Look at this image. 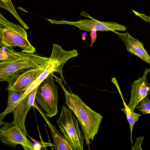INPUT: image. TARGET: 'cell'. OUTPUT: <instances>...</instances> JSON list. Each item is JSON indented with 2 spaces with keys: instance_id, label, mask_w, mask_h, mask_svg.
Returning a JSON list of instances; mask_svg holds the SVG:
<instances>
[{
  "instance_id": "cell-21",
  "label": "cell",
  "mask_w": 150,
  "mask_h": 150,
  "mask_svg": "<svg viewBox=\"0 0 150 150\" xmlns=\"http://www.w3.org/2000/svg\"><path fill=\"white\" fill-rule=\"evenodd\" d=\"M133 12L137 16L141 18L142 20L146 22L150 23V16L146 15L145 14H142L137 11L132 10Z\"/></svg>"
},
{
  "instance_id": "cell-12",
  "label": "cell",
  "mask_w": 150,
  "mask_h": 150,
  "mask_svg": "<svg viewBox=\"0 0 150 150\" xmlns=\"http://www.w3.org/2000/svg\"><path fill=\"white\" fill-rule=\"evenodd\" d=\"M34 106L40 112L47 123L51 131L54 141L53 148L56 150H74V147L68 140L62 135L55 127L50 123L45 114L35 102Z\"/></svg>"
},
{
  "instance_id": "cell-7",
  "label": "cell",
  "mask_w": 150,
  "mask_h": 150,
  "mask_svg": "<svg viewBox=\"0 0 150 150\" xmlns=\"http://www.w3.org/2000/svg\"><path fill=\"white\" fill-rule=\"evenodd\" d=\"M1 142L4 144L15 148L17 144H21L25 150H35L33 144L22 132L13 121L9 123L2 121L0 125Z\"/></svg>"
},
{
  "instance_id": "cell-20",
  "label": "cell",
  "mask_w": 150,
  "mask_h": 150,
  "mask_svg": "<svg viewBox=\"0 0 150 150\" xmlns=\"http://www.w3.org/2000/svg\"><path fill=\"white\" fill-rule=\"evenodd\" d=\"M27 135L28 136V137L30 138V139L32 140L34 143H36L38 144L40 146H41L42 148V149L45 148L46 147L49 146H54V144L50 143L48 142H39L36 141V140L33 139L30 137L28 134H27Z\"/></svg>"
},
{
  "instance_id": "cell-18",
  "label": "cell",
  "mask_w": 150,
  "mask_h": 150,
  "mask_svg": "<svg viewBox=\"0 0 150 150\" xmlns=\"http://www.w3.org/2000/svg\"><path fill=\"white\" fill-rule=\"evenodd\" d=\"M38 87L35 88L29 93L28 104L29 108L30 109L32 106H34V103L35 102Z\"/></svg>"
},
{
  "instance_id": "cell-23",
  "label": "cell",
  "mask_w": 150,
  "mask_h": 150,
  "mask_svg": "<svg viewBox=\"0 0 150 150\" xmlns=\"http://www.w3.org/2000/svg\"><path fill=\"white\" fill-rule=\"evenodd\" d=\"M88 35L87 33L86 32H83L82 35V39L83 41H85L86 39V38Z\"/></svg>"
},
{
  "instance_id": "cell-6",
  "label": "cell",
  "mask_w": 150,
  "mask_h": 150,
  "mask_svg": "<svg viewBox=\"0 0 150 150\" xmlns=\"http://www.w3.org/2000/svg\"><path fill=\"white\" fill-rule=\"evenodd\" d=\"M80 15L88 17L91 19H81L79 21L73 22L64 20L56 21L50 19L47 20L52 23L56 24H66L75 26L79 29V30H84L86 32H91L93 29L97 31H105L115 30L125 31L126 27L123 25L113 22L101 21L95 19L90 16L86 12H82Z\"/></svg>"
},
{
  "instance_id": "cell-17",
  "label": "cell",
  "mask_w": 150,
  "mask_h": 150,
  "mask_svg": "<svg viewBox=\"0 0 150 150\" xmlns=\"http://www.w3.org/2000/svg\"><path fill=\"white\" fill-rule=\"evenodd\" d=\"M148 95L142 99L135 108L141 111L143 114H150V100Z\"/></svg>"
},
{
  "instance_id": "cell-5",
  "label": "cell",
  "mask_w": 150,
  "mask_h": 150,
  "mask_svg": "<svg viewBox=\"0 0 150 150\" xmlns=\"http://www.w3.org/2000/svg\"><path fill=\"white\" fill-rule=\"evenodd\" d=\"M49 60L50 57H42L33 53L25 58L13 61L0 62V81H7L13 75Z\"/></svg>"
},
{
  "instance_id": "cell-9",
  "label": "cell",
  "mask_w": 150,
  "mask_h": 150,
  "mask_svg": "<svg viewBox=\"0 0 150 150\" xmlns=\"http://www.w3.org/2000/svg\"><path fill=\"white\" fill-rule=\"evenodd\" d=\"M150 72V68L146 69L142 77L135 80L131 85V96L127 105L131 112H133L139 101L150 93V83L147 82L146 78L147 74Z\"/></svg>"
},
{
  "instance_id": "cell-13",
  "label": "cell",
  "mask_w": 150,
  "mask_h": 150,
  "mask_svg": "<svg viewBox=\"0 0 150 150\" xmlns=\"http://www.w3.org/2000/svg\"><path fill=\"white\" fill-rule=\"evenodd\" d=\"M0 49V62L16 61L26 57L31 53L20 52L4 46Z\"/></svg>"
},
{
  "instance_id": "cell-19",
  "label": "cell",
  "mask_w": 150,
  "mask_h": 150,
  "mask_svg": "<svg viewBox=\"0 0 150 150\" xmlns=\"http://www.w3.org/2000/svg\"><path fill=\"white\" fill-rule=\"evenodd\" d=\"M144 139V136L136 138V141L135 143V145L131 149V150H142L141 145Z\"/></svg>"
},
{
  "instance_id": "cell-1",
  "label": "cell",
  "mask_w": 150,
  "mask_h": 150,
  "mask_svg": "<svg viewBox=\"0 0 150 150\" xmlns=\"http://www.w3.org/2000/svg\"><path fill=\"white\" fill-rule=\"evenodd\" d=\"M54 77L64 91L65 103L77 117L90 150V140L93 141L97 134L103 117L89 108L79 96L67 91L62 84L61 78H58L54 75Z\"/></svg>"
},
{
  "instance_id": "cell-16",
  "label": "cell",
  "mask_w": 150,
  "mask_h": 150,
  "mask_svg": "<svg viewBox=\"0 0 150 150\" xmlns=\"http://www.w3.org/2000/svg\"><path fill=\"white\" fill-rule=\"evenodd\" d=\"M7 90L8 95L7 106H8L19 101L26 89L22 91H16L12 88H7Z\"/></svg>"
},
{
  "instance_id": "cell-8",
  "label": "cell",
  "mask_w": 150,
  "mask_h": 150,
  "mask_svg": "<svg viewBox=\"0 0 150 150\" xmlns=\"http://www.w3.org/2000/svg\"><path fill=\"white\" fill-rule=\"evenodd\" d=\"M47 62L26 69L23 73L15 74L10 77L7 88H12L16 91L27 89L33 82L44 71L49 64Z\"/></svg>"
},
{
  "instance_id": "cell-11",
  "label": "cell",
  "mask_w": 150,
  "mask_h": 150,
  "mask_svg": "<svg viewBox=\"0 0 150 150\" xmlns=\"http://www.w3.org/2000/svg\"><path fill=\"white\" fill-rule=\"evenodd\" d=\"M122 39L125 44L127 51L150 64V56L144 48L143 43L132 37L128 32L122 33L114 31Z\"/></svg>"
},
{
  "instance_id": "cell-10",
  "label": "cell",
  "mask_w": 150,
  "mask_h": 150,
  "mask_svg": "<svg viewBox=\"0 0 150 150\" xmlns=\"http://www.w3.org/2000/svg\"><path fill=\"white\" fill-rule=\"evenodd\" d=\"M29 96V93L21 100L7 106L4 112L1 114L4 117L6 114L13 112L14 117L13 121L26 137L28 133L25 127V122L26 114L30 109L28 107Z\"/></svg>"
},
{
  "instance_id": "cell-2",
  "label": "cell",
  "mask_w": 150,
  "mask_h": 150,
  "mask_svg": "<svg viewBox=\"0 0 150 150\" xmlns=\"http://www.w3.org/2000/svg\"><path fill=\"white\" fill-rule=\"evenodd\" d=\"M0 45L7 47H18L22 52L33 53L35 49L29 42L26 31L20 25L6 19L0 14Z\"/></svg>"
},
{
  "instance_id": "cell-22",
  "label": "cell",
  "mask_w": 150,
  "mask_h": 150,
  "mask_svg": "<svg viewBox=\"0 0 150 150\" xmlns=\"http://www.w3.org/2000/svg\"><path fill=\"white\" fill-rule=\"evenodd\" d=\"M97 30L95 29H93L91 31L90 35L91 37V44L90 47H92L93 43L95 42L97 37Z\"/></svg>"
},
{
  "instance_id": "cell-3",
  "label": "cell",
  "mask_w": 150,
  "mask_h": 150,
  "mask_svg": "<svg viewBox=\"0 0 150 150\" xmlns=\"http://www.w3.org/2000/svg\"><path fill=\"white\" fill-rule=\"evenodd\" d=\"M53 71L38 87L35 100L46 112L47 116L52 117L58 112V89L53 79Z\"/></svg>"
},
{
  "instance_id": "cell-15",
  "label": "cell",
  "mask_w": 150,
  "mask_h": 150,
  "mask_svg": "<svg viewBox=\"0 0 150 150\" xmlns=\"http://www.w3.org/2000/svg\"><path fill=\"white\" fill-rule=\"evenodd\" d=\"M0 7L7 10L11 13L26 30L29 28L18 15L11 0H0Z\"/></svg>"
},
{
  "instance_id": "cell-4",
  "label": "cell",
  "mask_w": 150,
  "mask_h": 150,
  "mask_svg": "<svg viewBox=\"0 0 150 150\" xmlns=\"http://www.w3.org/2000/svg\"><path fill=\"white\" fill-rule=\"evenodd\" d=\"M57 122L59 130L74 150H83L85 137L80 130L77 119L71 111L63 105L60 115Z\"/></svg>"
},
{
  "instance_id": "cell-14",
  "label": "cell",
  "mask_w": 150,
  "mask_h": 150,
  "mask_svg": "<svg viewBox=\"0 0 150 150\" xmlns=\"http://www.w3.org/2000/svg\"><path fill=\"white\" fill-rule=\"evenodd\" d=\"M124 105L125 108L121 109V110L125 114L127 120L129 124L131 130L130 138L133 145L132 137V129L135 123L138 121L139 117L141 116V115L140 114L135 113L134 111H130V109L128 107L126 103L124 104Z\"/></svg>"
}]
</instances>
